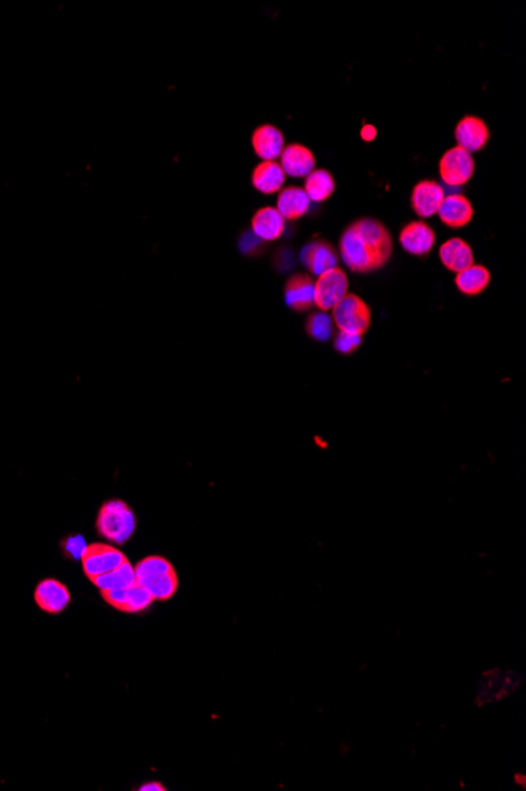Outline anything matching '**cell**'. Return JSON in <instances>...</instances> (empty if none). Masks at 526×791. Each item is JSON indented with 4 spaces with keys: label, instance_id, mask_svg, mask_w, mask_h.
Listing matches in <instances>:
<instances>
[{
    "label": "cell",
    "instance_id": "cell-11",
    "mask_svg": "<svg viewBox=\"0 0 526 791\" xmlns=\"http://www.w3.org/2000/svg\"><path fill=\"white\" fill-rule=\"evenodd\" d=\"M104 601L111 607L125 612V613H139L150 607L151 602L155 601L147 589L142 588L138 583H134L128 588L113 589L101 593Z\"/></svg>",
    "mask_w": 526,
    "mask_h": 791
},
{
    "label": "cell",
    "instance_id": "cell-22",
    "mask_svg": "<svg viewBox=\"0 0 526 791\" xmlns=\"http://www.w3.org/2000/svg\"><path fill=\"white\" fill-rule=\"evenodd\" d=\"M492 273L483 264H473L456 275L454 283L467 298H476L489 288Z\"/></svg>",
    "mask_w": 526,
    "mask_h": 791
},
{
    "label": "cell",
    "instance_id": "cell-1",
    "mask_svg": "<svg viewBox=\"0 0 526 791\" xmlns=\"http://www.w3.org/2000/svg\"><path fill=\"white\" fill-rule=\"evenodd\" d=\"M394 252L393 235L380 220L357 218L339 239V258L353 273L376 272L388 264Z\"/></svg>",
    "mask_w": 526,
    "mask_h": 791
},
{
    "label": "cell",
    "instance_id": "cell-20",
    "mask_svg": "<svg viewBox=\"0 0 526 791\" xmlns=\"http://www.w3.org/2000/svg\"><path fill=\"white\" fill-rule=\"evenodd\" d=\"M276 209L286 222H296L311 209V199L301 187H286L277 193Z\"/></svg>",
    "mask_w": 526,
    "mask_h": 791
},
{
    "label": "cell",
    "instance_id": "cell-28",
    "mask_svg": "<svg viewBox=\"0 0 526 791\" xmlns=\"http://www.w3.org/2000/svg\"><path fill=\"white\" fill-rule=\"evenodd\" d=\"M361 138H363L366 143H370V141H374L376 138V128L374 125H364L363 130H361Z\"/></svg>",
    "mask_w": 526,
    "mask_h": 791
},
{
    "label": "cell",
    "instance_id": "cell-13",
    "mask_svg": "<svg viewBox=\"0 0 526 791\" xmlns=\"http://www.w3.org/2000/svg\"><path fill=\"white\" fill-rule=\"evenodd\" d=\"M33 599L44 613L59 614L68 607L71 594L68 588L56 578H44L38 583Z\"/></svg>",
    "mask_w": 526,
    "mask_h": 791
},
{
    "label": "cell",
    "instance_id": "cell-26",
    "mask_svg": "<svg viewBox=\"0 0 526 791\" xmlns=\"http://www.w3.org/2000/svg\"><path fill=\"white\" fill-rule=\"evenodd\" d=\"M361 343H363V336L338 330V334L332 338V348L339 354L351 355L353 353H357Z\"/></svg>",
    "mask_w": 526,
    "mask_h": 791
},
{
    "label": "cell",
    "instance_id": "cell-23",
    "mask_svg": "<svg viewBox=\"0 0 526 791\" xmlns=\"http://www.w3.org/2000/svg\"><path fill=\"white\" fill-rule=\"evenodd\" d=\"M303 190L313 203H323L336 190V180L328 170H313L307 176Z\"/></svg>",
    "mask_w": 526,
    "mask_h": 791
},
{
    "label": "cell",
    "instance_id": "cell-5",
    "mask_svg": "<svg viewBox=\"0 0 526 791\" xmlns=\"http://www.w3.org/2000/svg\"><path fill=\"white\" fill-rule=\"evenodd\" d=\"M349 294V277L340 267H334L317 277L313 285V305L319 311H331Z\"/></svg>",
    "mask_w": 526,
    "mask_h": 791
},
{
    "label": "cell",
    "instance_id": "cell-9",
    "mask_svg": "<svg viewBox=\"0 0 526 791\" xmlns=\"http://www.w3.org/2000/svg\"><path fill=\"white\" fill-rule=\"evenodd\" d=\"M437 235L432 226L424 220L407 223L399 233V244L407 253L413 256H426L432 252Z\"/></svg>",
    "mask_w": 526,
    "mask_h": 791
},
{
    "label": "cell",
    "instance_id": "cell-16",
    "mask_svg": "<svg viewBox=\"0 0 526 791\" xmlns=\"http://www.w3.org/2000/svg\"><path fill=\"white\" fill-rule=\"evenodd\" d=\"M251 144L252 151L262 161H276L281 157L286 141L279 128L265 124L252 132Z\"/></svg>",
    "mask_w": 526,
    "mask_h": 791
},
{
    "label": "cell",
    "instance_id": "cell-2",
    "mask_svg": "<svg viewBox=\"0 0 526 791\" xmlns=\"http://www.w3.org/2000/svg\"><path fill=\"white\" fill-rule=\"evenodd\" d=\"M136 583L150 593L155 601H168L178 589L174 566L161 556L144 557L134 566Z\"/></svg>",
    "mask_w": 526,
    "mask_h": 791
},
{
    "label": "cell",
    "instance_id": "cell-27",
    "mask_svg": "<svg viewBox=\"0 0 526 791\" xmlns=\"http://www.w3.org/2000/svg\"><path fill=\"white\" fill-rule=\"evenodd\" d=\"M65 548H67L71 556L81 559L84 551L87 548V545H86L81 536H76V538H68V542L65 544Z\"/></svg>",
    "mask_w": 526,
    "mask_h": 791
},
{
    "label": "cell",
    "instance_id": "cell-7",
    "mask_svg": "<svg viewBox=\"0 0 526 791\" xmlns=\"http://www.w3.org/2000/svg\"><path fill=\"white\" fill-rule=\"evenodd\" d=\"M126 561L128 557L119 548L107 544L87 545L81 557L82 569L90 580L117 569Z\"/></svg>",
    "mask_w": 526,
    "mask_h": 791
},
{
    "label": "cell",
    "instance_id": "cell-25",
    "mask_svg": "<svg viewBox=\"0 0 526 791\" xmlns=\"http://www.w3.org/2000/svg\"><path fill=\"white\" fill-rule=\"evenodd\" d=\"M304 330L309 338H313L315 342L325 343L334 334V324L331 317L326 315L325 311H313L307 317Z\"/></svg>",
    "mask_w": 526,
    "mask_h": 791
},
{
    "label": "cell",
    "instance_id": "cell-4",
    "mask_svg": "<svg viewBox=\"0 0 526 791\" xmlns=\"http://www.w3.org/2000/svg\"><path fill=\"white\" fill-rule=\"evenodd\" d=\"M332 324L338 330L364 336L370 329L372 313L369 305L364 302L358 294H347L334 308H332Z\"/></svg>",
    "mask_w": 526,
    "mask_h": 791
},
{
    "label": "cell",
    "instance_id": "cell-18",
    "mask_svg": "<svg viewBox=\"0 0 526 791\" xmlns=\"http://www.w3.org/2000/svg\"><path fill=\"white\" fill-rule=\"evenodd\" d=\"M439 256L441 264L449 272H462L467 267L475 264V253L471 250L470 244L460 237H452L449 241H446L440 247Z\"/></svg>",
    "mask_w": 526,
    "mask_h": 791
},
{
    "label": "cell",
    "instance_id": "cell-15",
    "mask_svg": "<svg viewBox=\"0 0 526 791\" xmlns=\"http://www.w3.org/2000/svg\"><path fill=\"white\" fill-rule=\"evenodd\" d=\"M279 160L282 171L290 178H307L315 170V155L309 147L300 143H292L284 147Z\"/></svg>",
    "mask_w": 526,
    "mask_h": 791
},
{
    "label": "cell",
    "instance_id": "cell-14",
    "mask_svg": "<svg viewBox=\"0 0 526 791\" xmlns=\"http://www.w3.org/2000/svg\"><path fill=\"white\" fill-rule=\"evenodd\" d=\"M313 281L307 273H294L284 286V300L290 310L304 313L313 307Z\"/></svg>",
    "mask_w": 526,
    "mask_h": 791
},
{
    "label": "cell",
    "instance_id": "cell-6",
    "mask_svg": "<svg viewBox=\"0 0 526 791\" xmlns=\"http://www.w3.org/2000/svg\"><path fill=\"white\" fill-rule=\"evenodd\" d=\"M476 170L473 153L462 147H451L446 151L439 161L440 178L449 187H462L468 184Z\"/></svg>",
    "mask_w": 526,
    "mask_h": 791
},
{
    "label": "cell",
    "instance_id": "cell-21",
    "mask_svg": "<svg viewBox=\"0 0 526 791\" xmlns=\"http://www.w3.org/2000/svg\"><path fill=\"white\" fill-rule=\"evenodd\" d=\"M286 172L277 161H262L251 174L252 187L262 195H276L286 184Z\"/></svg>",
    "mask_w": 526,
    "mask_h": 791
},
{
    "label": "cell",
    "instance_id": "cell-10",
    "mask_svg": "<svg viewBox=\"0 0 526 791\" xmlns=\"http://www.w3.org/2000/svg\"><path fill=\"white\" fill-rule=\"evenodd\" d=\"M300 258L303 266L306 267L307 271L315 277H319L330 269L338 267L339 260H340L338 250L334 248L331 242L322 241V239L306 244L304 248L301 250Z\"/></svg>",
    "mask_w": 526,
    "mask_h": 791
},
{
    "label": "cell",
    "instance_id": "cell-29",
    "mask_svg": "<svg viewBox=\"0 0 526 791\" xmlns=\"http://www.w3.org/2000/svg\"><path fill=\"white\" fill-rule=\"evenodd\" d=\"M139 790H141V791H150V790L151 791H163V790H166V788H164L163 785L158 784V782H150V784L142 785V786H141V788H139Z\"/></svg>",
    "mask_w": 526,
    "mask_h": 791
},
{
    "label": "cell",
    "instance_id": "cell-17",
    "mask_svg": "<svg viewBox=\"0 0 526 791\" xmlns=\"http://www.w3.org/2000/svg\"><path fill=\"white\" fill-rule=\"evenodd\" d=\"M437 214L448 228L460 229L470 225L475 216V209L468 198L452 193L446 195Z\"/></svg>",
    "mask_w": 526,
    "mask_h": 791
},
{
    "label": "cell",
    "instance_id": "cell-19",
    "mask_svg": "<svg viewBox=\"0 0 526 791\" xmlns=\"http://www.w3.org/2000/svg\"><path fill=\"white\" fill-rule=\"evenodd\" d=\"M251 229L260 241L275 242L281 239L286 231V220L276 207L265 206L252 216Z\"/></svg>",
    "mask_w": 526,
    "mask_h": 791
},
{
    "label": "cell",
    "instance_id": "cell-3",
    "mask_svg": "<svg viewBox=\"0 0 526 791\" xmlns=\"http://www.w3.org/2000/svg\"><path fill=\"white\" fill-rule=\"evenodd\" d=\"M96 529L113 544H125L136 529V517L132 507L120 500L107 501L101 506Z\"/></svg>",
    "mask_w": 526,
    "mask_h": 791
},
{
    "label": "cell",
    "instance_id": "cell-12",
    "mask_svg": "<svg viewBox=\"0 0 526 791\" xmlns=\"http://www.w3.org/2000/svg\"><path fill=\"white\" fill-rule=\"evenodd\" d=\"M458 146L467 152H479L489 144L490 130L487 124L477 115H465L454 132Z\"/></svg>",
    "mask_w": 526,
    "mask_h": 791
},
{
    "label": "cell",
    "instance_id": "cell-8",
    "mask_svg": "<svg viewBox=\"0 0 526 791\" xmlns=\"http://www.w3.org/2000/svg\"><path fill=\"white\" fill-rule=\"evenodd\" d=\"M445 189L439 184L437 180L432 179H422L418 184L414 185L410 197V204L412 210L421 220L431 218L437 216L440 206L445 199Z\"/></svg>",
    "mask_w": 526,
    "mask_h": 791
},
{
    "label": "cell",
    "instance_id": "cell-24",
    "mask_svg": "<svg viewBox=\"0 0 526 791\" xmlns=\"http://www.w3.org/2000/svg\"><path fill=\"white\" fill-rule=\"evenodd\" d=\"M95 586L100 589L101 593L104 591H113V589L128 588L136 583V575H134V566L130 561L122 564L117 569L107 572L104 575L96 576L92 580Z\"/></svg>",
    "mask_w": 526,
    "mask_h": 791
}]
</instances>
